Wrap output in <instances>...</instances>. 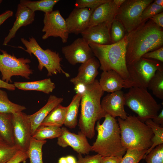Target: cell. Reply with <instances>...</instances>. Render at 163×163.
<instances>
[{
    "instance_id": "4",
    "label": "cell",
    "mask_w": 163,
    "mask_h": 163,
    "mask_svg": "<svg viewBox=\"0 0 163 163\" xmlns=\"http://www.w3.org/2000/svg\"><path fill=\"white\" fill-rule=\"evenodd\" d=\"M127 43L126 34L120 41L108 45L93 43H89L94 56L100 64V69L104 71L113 70L124 80L128 72L126 56Z\"/></svg>"
},
{
    "instance_id": "51",
    "label": "cell",
    "mask_w": 163,
    "mask_h": 163,
    "mask_svg": "<svg viewBox=\"0 0 163 163\" xmlns=\"http://www.w3.org/2000/svg\"><path fill=\"white\" fill-rule=\"evenodd\" d=\"M3 141H4L3 140V139H2V137L0 135V142H2Z\"/></svg>"
},
{
    "instance_id": "48",
    "label": "cell",
    "mask_w": 163,
    "mask_h": 163,
    "mask_svg": "<svg viewBox=\"0 0 163 163\" xmlns=\"http://www.w3.org/2000/svg\"><path fill=\"white\" fill-rule=\"evenodd\" d=\"M125 0H113L115 5L118 8L125 1Z\"/></svg>"
},
{
    "instance_id": "33",
    "label": "cell",
    "mask_w": 163,
    "mask_h": 163,
    "mask_svg": "<svg viewBox=\"0 0 163 163\" xmlns=\"http://www.w3.org/2000/svg\"><path fill=\"white\" fill-rule=\"evenodd\" d=\"M20 150L15 145H11L5 141L0 142V163H5Z\"/></svg>"
},
{
    "instance_id": "31",
    "label": "cell",
    "mask_w": 163,
    "mask_h": 163,
    "mask_svg": "<svg viewBox=\"0 0 163 163\" xmlns=\"http://www.w3.org/2000/svg\"><path fill=\"white\" fill-rule=\"evenodd\" d=\"M148 88L157 97L163 99V69L157 70L151 79Z\"/></svg>"
},
{
    "instance_id": "35",
    "label": "cell",
    "mask_w": 163,
    "mask_h": 163,
    "mask_svg": "<svg viewBox=\"0 0 163 163\" xmlns=\"http://www.w3.org/2000/svg\"><path fill=\"white\" fill-rule=\"evenodd\" d=\"M147 151V150L127 149L120 163H139L141 160L144 159Z\"/></svg>"
},
{
    "instance_id": "23",
    "label": "cell",
    "mask_w": 163,
    "mask_h": 163,
    "mask_svg": "<svg viewBox=\"0 0 163 163\" xmlns=\"http://www.w3.org/2000/svg\"><path fill=\"white\" fill-rule=\"evenodd\" d=\"M15 88L24 91L34 90L41 91L46 94L52 92L55 88V83L50 78L29 82H15Z\"/></svg>"
},
{
    "instance_id": "28",
    "label": "cell",
    "mask_w": 163,
    "mask_h": 163,
    "mask_svg": "<svg viewBox=\"0 0 163 163\" xmlns=\"http://www.w3.org/2000/svg\"><path fill=\"white\" fill-rule=\"evenodd\" d=\"M62 133L61 128L52 126H40L32 136L34 138L38 140L46 139L58 138Z\"/></svg>"
},
{
    "instance_id": "14",
    "label": "cell",
    "mask_w": 163,
    "mask_h": 163,
    "mask_svg": "<svg viewBox=\"0 0 163 163\" xmlns=\"http://www.w3.org/2000/svg\"><path fill=\"white\" fill-rule=\"evenodd\" d=\"M100 67V62L95 56L82 63L77 75L70 80L74 85V89L83 90L86 86L93 82L99 73Z\"/></svg>"
},
{
    "instance_id": "45",
    "label": "cell",
    "mask_w": 163,
    "mask_h": 163,
    "mask_svg": "<svg viewBox=\"0 0 163 163\" xmlns=\"http://www.w3.org/2000/svg\"><path fill=\"white\" fill-rule=\"evenodd\" d=\"M153 121L160 126H163V109H162L160 113L152 119Z\"/></svg>"
},
{
    "instance_id": "18",
    "label": "cell",
    "mask_w": 163,
    "mask_h": 163,
    "mask_svg": "<svg viewBox=\"0 0 163 163\" xmlns=\"http://www.w3.org/2000/svg\"><path fill=\"white\" fill-rule=\"evenodd\" d=\"M111 25L103 22L89 27L81 34L82 38L88 44L90 43L101 45L112 44L110 36Z\"/></svg>"
},
{
    "instance_id": "34",
    "label": "cell",
    "mask_w": 163,
    "mask_h": 163,
    "mask_svg": "<svg viewBox=\"0 0 163 163\" xmlns=\"http://www.w3.org/2000/svg\"><path fill=\"white\" fill-rule=\"evenodd\" d=\"M126 33L123 24L119 21L114 19L112 22L110 29V36L112 43L121 40Z\"/></svg>"
},
{
    "instance_id": "9",
    "label": "cell",
    "mask_w": 163,
    "mask_h": 163,
    "mask_svg": "<svg viewBox=\"0 0 163 163\" xmlns=\"http://www.w3.org/2000/svg\"><path fill=\"white\" fill-rule=\"evenodd\" d=\"M153 1V0H125L118 9L115 19L123 24L126 34L129 33L143 23L142 11Z\"/></svg>"
},
{
    "instance_id": "20",
    "label": "cell",
    "mask_w": 163,
    "mask_h": 163,
    "mask_svg": "<svg viewBox=\"0 0 163 163\" xmlns=\"http://www.w3.org/2000/svg\"><path fill=\"white\" fill-rule=\"evenodd\" d=\"M15 16L16 20L8 35L5 38L3 45H6L10 40L16 35L18 30L22 26H26L32 24L34 20L35 13L29 8L18 4Z\"/></svg>"
},
{
    "instance_id": "1",
    "label": "cell",
    "mask_w": 163,
    "mask_h": 163,
    "mask_svg": "<svg viewBox=\"0 0 163 163\" xmlns=\"http://www.w3.org/2000/svg\"><path fill=\"white\" fill-rule=\"evenodd\" d=\"M126 34L127 65L134 63L145 53L163 46V28L158 26L150 19Z\"/></svg>"
},
{
    "instance_id": "6",
    "label": "cell",
    "mask_w": 163,
    "mask_h": 163,
    "mask_svg": "<svg viewBox=\"0 0 163 163\" xmlns=\"http://www.w3.org/2000/svg\"><path fill=\"white\" fill-rule=\"evenodd\" d=\"M125 105L136 113L138 119L142 122L152 119L158 114L161 108L147 88L132 87L124 94Z\"/></svg>"
},
{
    "instance_id": "39",
    "label": "cell",
    "mask_w": 163,
    "mask_h": 163,
    "mask_svg": "<svg viewBox=\"0 0 163 163\" xmlns=\"http://www.w3.org/2000/svg\"><path fill=\"white\" fill-rule=\"evenodd\" d=\"M77 163H100L102 156L98 154L94 155H87L83 157L82 155L78 154Z\"/></svg>"
},
{
    "instance_id": "37",
    "label": "cell",
    "mask_w": 163,
    "mask_h": 163,
    "mask_svg": "<svg viewBox=\"0 0 163 163\" xmlns=\"http://www.w3.org/2000/svg\"><path fill=\"white\" fill-rule=\"evenodd\" d=\"M163 7L158 5L153 2L149 5L143 11L142 14V22L151 18L156 14L163 12Z\"/></svg>"
},
{
    "instance_id": "32",
    "label": "cell",
    "mask_w": 163,
    "mask_h": 163,
    "mask_svg": "<svg viewBox=\"0 0 163 163\" xmlns=\"http://www.w3.org/2000/svg\"><path fill=\"white\" fill-rule=\"evenodd\" d=\"M145 123L151 128L154 136L152 140V145L147 150L144 155V159L152 149L160 144H163V127L155 124L151 119L146 120Z\"/></svg>"
},
{
    "instance_id": "3",
    "label": "cell",
    "mask_w": 163,
    "mask_h": 163,
    "mask_svg": "<svg viewBox=\"0 0 163 163\" xmlns=\"http://www.w3.org/2000/svg\"><path fill=\"white\" fill-rule=\"evenodd\" d=\"M102 124L99 120L95 129L97 132L95 142L91 146V151L102 157H123L126 151L122 143L120 130L117 120L106 114Z\"/></svg>"
},
{
    "instance_id": "36",
    "label": "cell",
    "mask_w": 163,
    "mask_h": 163,
    "mask_svg": "<svg viewBox=\"0 0 163 163\" xmlns=\"http://www.w3.org/2000/svg\"><path fill=\"white\" fill-rule=\"evenodd\" d=\"M144 159L146 163H163V144L152 149Z\"/></svg>"
},
{
    "instance_id": "11",
    "label": "cell",
    "mask_w": 163,
    "mask_h": 163,
    "mask_svg": "<svg viewBox=\"0 0 163 163\" xmlns=\"http://www.w3.org/2000/svg\"><path fill=\"white\" fill-rule=\"evenodd\" d=\"M14 145L27 151L32 137L31 127L28 115L20 112L12 114Z\"/></svg>"
},
{
    "instance_id": "29",
    "label": "cell",
    "mask_w": 163,
    "mask_h": 163,
    "mask_svg": "<svg viewBox=\"0 0 163 163\" xmlns=\"http://www.w3.org/2000/svg\"><path fill=\"white\" fill-rule=\"evenodd\" d=\"M46 142V140H38L32 137L27 151L30 163H43L42 149Z\"/></svg>"
},
{
    "instance_id": "30",
    "label": "cell",
    "mask_w": 163,
    "mask_h": 163,
    "mask_svg": "<svg viewBox=\"0 0 163 163\" xmlns=\"http://www.w3.org/2000/svg\"><path fill=\"white\" fill-rule=\"evenodd\" d=\"M26 109L24 106L14 103L8 98L7 93L0 90V113H14Z\"/></svg>"
},
{
    "instance_id": "46",
    "label": "cell",
    "mask_w": 163,
    "mask_h": 163,
    "mask_svg": "<svg viewBox=\"0 0 163 163\" xmlns=\"http://www.w3.org/2000/svg\"><path fill=\"white\" fill-rule=\"evenodd\" d=\"M0 88H3L9 91H14L16 88L14 84L6 82L0 79Z\"/></svg>"
},
{
    "instance_id": "50",
    "label": "cell",
    "mask_w": 163,
    "mask_h": 163,
    "mask_svg": "<svg viewBox=\"0 0 163 163\" xmlns=\"http://www.w3.org/2000/svg\"><path fill=\"white\" fill-rule=\"evenodd\" d=\"M59 163H67L66 157H62L60 158L58 161Z\"/></svg>"
},
{
    "instance_id": "15",
    "label": "cell",
    "mask_w": 163,
    "mask_h": 163,
    "mask_svg": "<svg viewBox=\"0 0 163 163\" xmlns=\"http://www.w3.org/2000/svg\"><path fill=\"white\" fill-rule=\"evenodd\" d=\"M62 133L57 138V144L62 148L71 147L78 154H88L91 151V145L87 137L80 131L78 134L72 133L65 127L61 128Z\"/></svg>"
},
{
    "instance_id": "47",
    "label": "cell",
    "mask_w": 163,
    "mask_h": 163,
    "mask_svg": "<svg viewBox=\"0 0 163 163\" xmlns=\"http://www.w3.org/2000/svg\"><path fill=\"white\" fill-rule=\"evenodd\" d=\"M67 163H77V161L75 158L71 155L67 156L66 157Z\"/></svg>"
},
{
    "instance_id": "49",
    "label": "cell",
    "mask_w": 163,
    "mask_h": 163,
    "mask_svg": "<svg viewBox=\"0 0 163 163\" xmlns=\"http://www.w3.org/2000/svg\"><path fill=\"white\" fill-rule=\"evenodd\" d=\"M153 2L157 5L163 7V0H155Z\"/></svg>"
},
{
    "instance_id": "2",
    "label": "cell",
    "mask_w": 163,
    "mask_h": 163,
    "mask_svg": "<svg viewBox=\"0 0 163 163\" xmlns=\"http://www.w3.org/2000/svg\"><path fill=\"white\" fill-rule=\"evenodd\" d=\"M104 91L100 86L99 81L85 87L82 93L81 112L78 121L80 132L87 138H92L95 135L96 122L106 114L101 105V98Z\"/></svg>"
},
{
    "instance_id": "42",
    "label": "cell",
    "mask_w": 163,
    "mask_h": 163,
    "mask_svg": "<svg viewBox=\"0 0 163 163\" xmlns=\"http://www.w3.org/2000/svg\"><path fill=\"white\" fill-rule=\"evenodd\" d=\"M123 157H102L100 163H120Z\"/></svg>"
},
{
    "instance_id": "52",
    "label": "cell",
    "mask_w": 163,
    "mask_h": 163,
    "mask_svg": "<svg viewBox=\"0 0 163 163\" xmlns=\"http://www.w3.org/2000/svg\"><path fill=\"white\" fill-rule=\"evenodd\" d=\"M2 0H0V4H1V2H2Z\"/></svg>"
},
{
    "instance_id": "5",
    "label": "cell",
    "mask_w": 163,
    "mask_h": 163,
    "mask_svg": "<svg viewBox=\"0 0 163 163\" xmlns=\"http://www.w3.org/2000/svg\"><path fill=\"white\" fill-rule=\"evenodd\" d=\"M123 146L126 149L148 150L152 145L154 136L151 128L140 121L135 115H130L123 120L118 117Z\"/></svg>"
},
{
    "instance_id": "16",
    "label": "cell",
    "mask_w": 163,
    "mask_h": 163,
    "mask_svg": "<svg viewBox=\"0 0 163 163\" xmlns=\"http://www.w3.org/2000/svg\"><path fill=\"white\" fill-rule=\"evenodd\" d=\"M124 94L121 90L107 94L101 101V107L106 114L123 120L128 117L124 109Z\"/></svg>"
},
{
    "instance_id": "13",
    "label": "cell",
    "mask_w": 163,
    "mask_h": 163,
    "mask_svg": "<svg viewBox=\"0 0 163 163\" xmlns=\"http://www.w3.org/2000/svg\"><path fill=\"white\" fill-rule=\"evenodd\" d=\"M62 52L72 65L83 63L94 56L89 44L82 37L75 40L70 45L62 48Z\"/></svg>"
},
{
    "instance_id": "21",
    "label": "cell",
    "mask_w": 163,
    "mask_h": 163,
    "mask_svg": "<svg viewBox=\"0 0 163 163\" xmlns=\"http://www.w3.org/2000/svg\"><path fill=\"white\" fill-rule=\"evenodd\" d=\"M63 100L54 95H50L46 104L38 111L30 115H28L31 127L32 136L37 128L50 111L56 106L60 104Z\"/></svg>"
},
{
    "instance_id": "40",
    "label": "cell",
    "mask_w": 163,
    "mask_h": 163,
    "mask_svg": "<svg viewBox=\"0 0 163 163\" xmlns=\"http://www.w3.org/2000/svg\"><path fill=\"white\" fill-rule=\"evenodd\" d=\"M142 57L153 59L161 62H163V47L155 50L148 52L144 54Z\"/></svg>"
},
{
    "instance_id": "7",
    "label": "cell",
    "mask_w": 163,
    "mask_h": 163,
    "mask_svg": "<svg viewBox=\"0 0 163 163\" xmlns=\"http://www.w3.org/2000/svg\"><path fill=\"white\" fill-rule=\"evenodd\" d=\"M161 62L142 57L133 64L127 65L128 75L124 80L123 88H147L151 79L156 72L163 69Z\"/></svg>"
},
{
    "instance_id": "26",
    "label": "cell",
    "mask_w": 163,
    "mask_h": 163,
    "mask_svg": "<svg viewBox=\"0 0 163 163\" xmlns=\"http://www.w3.org/2000/svg\"><path fill=\"white\" fill-rule=\"evenodd\" d=\"M12 114L0 113V135L5 142L14 145Z\"/></svg>"
},
{
    "instance_id": "41",
    "label": "cell",
    "mask_w": 163,
    "mask_h": 163,
    "mask_svg": "<svg viewBox=\"0 0 163 163\" xmlns=\"http://www.w3.org/2000/svg\"><path fill=\"white\" fill-rule=\"evenodd\" d=\"M28 158L27 151L20 150L5 163H20Z\"/></svg>"
},
{
    "instance_id": "19",
    "label": "cell",
    "mask_w": 163,
    "mask_h": 163,
    "mask_svg": "<svg viewBox=\"0 0 163 163\" xmlns=\"http://www.w3.org/2000/svg\"><path fill=\"white\" fill-rule=\"evenodd\" d=\"M118 9L113 0H108L93 11L88 27L103 22L111 24Z\"/></svg>"
},
{
    "instance_id": "44",
    "label": "cell",
    "mask_w": 163,
    "mask_h": 163,
    "mask_svg": "<svg viewBox=\"0 0 163 163\" xmlns=\"http://www.w3.org/2000/svg\"><path fill=\"white\" fill-rule=\"evenodd\" d=\"M13 12L10 10L5 11L0 15V26L7 19L12 16Z\"/></svg>"
},
{
    "instance_id": "10",
    "label": "cell",
    "mask_w": 163,
    "mask_h": 163,
    "mask_svg": "<svg viewBox=\"0 0 163 163\" xmlns=\"http://www.w3.org/2000/svg\"><path fill=\"white\" fill-rule=\"evenodd\" d=\"M0 71L2 75V80L8 83L12 82L11 77L14 76H20L29 79L33 73L29 64L30 60L21 57L18 58L13 54L8 53L6 51L0 49Z\"/></svg>"
},
{
    "instance_id": "8",
    "label": "cell",
    "mask_w": 163,
    "mask_h": 163,
    "mask_svg": "<svg viewBox=\"0 0 163 163\" xmlns=\"http://www.w3.org/2000/svg\"><path fill=\"white\" fill-rule=\"evenodd\" d=\"M21 40L26 49L21 46L18 47L23 49L30 56L33 54L36 57L39 62L38 68L39 70L41 71L44 68H46L48 76L59 73L63 74L66 77H70L69 74L64 71L61 67L62 58L59 53L49 49H43L33 37H29V40L21 38Z\"/></svg>"
},
{
    "instance_id": "12",
    "label": "cell",
    "mask_w": 163,
    "mask_h": 163,
    "mask_svg": "<svg viewBox=\"0 0 163 163\" xmlns=\"http://www.w3.org/2000/svg\"><path fill=\"white\" fill-rule=\"evenodd\" d=\"M43 22L44 26L42 31L45 33L42 36L43 40H46L50 37H59L63 43L67 42L69 33L65 20L59 10L44 14Z\"/></svg>"
},
{
    "instance_id": "24",
    "label": "cell",
    "mask_w": 163,
    "mask_h": 163,
    "mask_svg": "<svg viewBox=\"0 0 163 163\" xmlns=\"http://www.w3.org/2000/svg\"><path fill=\"white\" fill-rule=\"evenodd\" d=\"M67 106L59 104L55 107L43 120L40 126H52L60 127L65 122Z\"/></svg>"
},
{
    "instance_id": "38",
    "label": "cell",
    "mask_w": 163,
    "mask_h": 163,
    "mask_svg": "<svg viewBox=\"0 0 163 163\" xmlns=\"http://www.w3.org/2000/svg\"><path fill=\"white\" fill-rule=\"evenodd\" d=\"M108 0H77L75 2V8H88L94 11L97 7L105 3Z\"/></svg>"
},
{
    "instance_id": "25",
    "label": "cell",
    "mask_w": 163,
    "mask_h": 163,
    "mask_svg": "<svg viewBox=\"0 0 163 163\" xmlns=\"http://www.w3.org/2000/svg\"><path fill=\"white\" fill-rule=\"evenodd\" d=\"M82 93H77L74 95L70 104L67 106L64 125L70 129L75 128L78 123V109Z\"/></svg>"
},
{
    "instance_id": "22",
    "label": "cell",
    "mask_w": 163,
    "mask_h": 163,
    "mask_svg": "<svg viewBox=\"0 0 163 163\" xmlns=\"http://www.w3.org/2000/svg\"><path fill=\"white\" fill-rule=\"evenodd\" d=\"M124 79L113 70L104 71L100 75L99 85L104 91L113 92L123 87Z\"/></svg>"
},
{
    "instance_id": "17",
    "label": "cell",
    "mask_w": 163,
    "mask_h": 163,
    "mask_svg": "<svg viewBox=\"0 0 163 163\" xmlns=\"http://www.w3.org/2000/svg\"><path fill=\"white\" fill-rule=\"evenodd\" d=\"M93 11L88 8H74L65 20L69 33L81 34L89 27Z\"/></svg>"
},
{
    "instance_id": "43",
    "label": "cell",
    "mask_w": 163,
    "mask_h": 163,
    "mask_svg": "<svg viewBox=\"0 0 163 163\" xmlns=\"http://www.w3.org/2000/svg\"><path fill=\"white\" fill-rule=\"evenodd\" d=\"M158 26L163 27V12L158 14L150 19Z\"/></svg>"
},
{
    "instance_id": "27",
    "label": "cell",
    "mask_w": 163,
    "mask_h": 163,
    "mask_svg": "<svg viewBox=\"0 0 163 163\" xmlns=\"http://www.w3.org/2000/svg\"><path fill=\"white\" fill-rule=\"evenodd\" d=\"M59 0H41L31 1L29 0H21L19 4L31 10L34 12L41 11L45 14L50 13L53 11L55 5Z\"/></svg>"
}]
</instances>
